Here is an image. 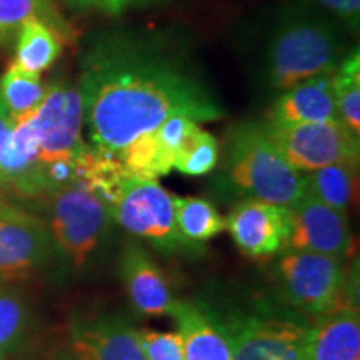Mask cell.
<instances>
[{"instance_id":"16","label":"cell","mask_w":360,"mask_h":360,"mask_svg":"<svg viewBox=\"0 0 360 360\" xmlns=\"http://www.w3.org/2000/svg\"><path fill=\"white\" fill-rule=\"evenodd\" d=\"M309 360H360L357 302H344L310 323Z\"/></svg>"},{"instance_id":"21","label":"cell","mask_w":360,"mask_h":360,"mask_svg":"<svg viewBox=\"0 0 360 360\" xmlns=\"http://www.w3.org/2000/svg\"><path fill=\"white\" fill-rule=\"evenodd\" d=\"M174 212L180 236L195 250L225 231V219L212 202L205 199L174 195Z\"/></svg>"},{"instance_id":"20","label":"cell","mask_w":360,"mask_h":360,"mask_svg":"<svg viewBox=\"0 0 360 360\" xmlns=\"http://www.w3.org/2000/svg\"><path fill=\"white\" fill-rule=\"evenodd\" d=\"M45 85L39 74L27 72L12 62L0 79V98L13 125L32 117L47 96Z\"/></svg>"},{"instance_id":"10","label":"cell","mask_w":360,"mask_h":360,"mask_svg":"<svg viewBox=\"0 0 360 360\" xmlns=\"http://www.w3.org/2000/svg\"><path fill=\"white\" fill-rule=\"evenodd\" d=\"M52 250L51 232L42 220L0 199V281L30 276L44 267Z\"/></svg>"},{"instance_id":"13","label":"cell","mask_w":360,"mask_h":360,"mask_svg":"<svg viewBox=\"0 0 360 360\" xmlns=\"http://www.w3.org/2000/svg\"><path fill=\"white\" fill-rule=\"evenodd\" d=\"M72 352L80 360H147L139 330L115 314H89L70 323Z\"/></svg>"},{"instance_id":"24","label":"cell","mask_w":360,"mask_h":360,"mask_svg":"<svg viewBox=\"0 0 360 360\" xmlns=\"http://www.w3.org/2000/svg\"><path fill=\"white\" fill-rule=\"evenodd\" d=\"M219 146L217 139L197 124L180 146L174 169L192 177L210 174L219 162Z\"/></svg>"},{"instance_id":"27","label":"cell","mask_w":360,"mask_h":360,"mask_svg":"<svg viewBox=\"0 0 360 360\" xmlns=\"http://www.w3.org/2000/svg\"><path fill=\"white\" fill-rule=\"evenodd\" d=\"M67 7L77 12L97 11L107 15H119L122 13V0H62Z\"/></svg>"},{"instance_id":"30","label":"cell","mask_w":360,"mask_h":360,"mask_svg":"<svg viewBox=\"0 0 360 360\" xmlns=\"http://www.w3.org/2000/svg\"><path fill=\"white\" fill-rule=\"evenodd\" d=\"M152 2H155V0H122V11L125 12L127 8L147 6V4H152Z\"/></svg>"},{"instance_id":"8","label":"cell","mask_w":360,"mask_h":360,"mask_svg":"<svg viewBox=\"0 0 360 360\" xmlns=\"http://www.w3.org/2000/svg\"><path fill=\"white\" fill-rule=\"evenodd\" d=\"M278 150L297 172H312L344 160H359L360 142L342 120L265 124Z\"/></svg>"},{"instance_id":"2","label":"cell","mask_w":360,"mask_h":360,"mask_svg":"<svg viewBox=\"0 0 360 360\" xmlns=\"http://www.w3.org/2000/svg\"><path fill=\"white\" fill-rule=\"evenodd\" d=\"M344 57L345 40L340 27L312 7L294 6L274 19L260 65L269 87L282 94L304 80L334 70Z\"/></svg>"},{"instance_id":"1","label":"cell","mask_w":360,"mask_h":360,"mask_svg":"<svg viewBox=\"0 0 360 360\" xmlns=\"http://www.w3.org/2000/svg\"><path fill=\"white\" fill-rule=\"evenodd\" d=\"M84 125L96 150L117 155L172 115L210 122L222 105L191 57L154 35L103 32L80 58Z\"/></svg>"},{"instance_id":"15","label":"cell","mask_w":360,"mask_h":360,"mask_svg":"<svg viewBox=\"0 0 360 360\" xmlns=\"http://www.w3.org/2000/svg\"><path fill=\"white\" fill-rule=\"evenodd\" d=\"M334 70L315 75L278 94L270 109L269 122L294 124L340 120L332 85Z\"/></svg>"},{"instance_id":"14","label":"cell","mask_w":360,"mask_h":360,"mask_svg":"<svg viewBox=\"0 0 360 360\" xmlns=\"http://www.w3.org/2000/svg\"><path fill=\"white\" fill-rule=\"evenodd\" d=\"M122 278L130 304L143 315H170L174 297L159 265L137 242H127L120 254Z\"/></svg>"},{"instance_id":"4","label":"cell","mask_w":360,"mask_h":360,"mask_svg":"<svg viewBox=\"0 0 360 360\" xmlns=\"http://www.w3.org/2000/svg\"><path fill=\"white\" fill-rule=\"evenodd\" d=\"M222 332L233 360H309L310 322L281 304H255L252 310L200 302Z\"/></svg>"},{"instance_id":"19","label":"cell","mask_w":360,"mask_h":360,"mask_svg":"<svg viewBox=\"0 0 360 360\" xmlns=\"http://www.w3.org/2000/svg\"><path fill=\"white\" fill-rule=\"evenodd\" d=\"M305 177V191L332 209L347 212L355 199L359 177V160H344L326 165Z\"/></svg>"},{"instance_id":"31","label":"cell","mask_w":360,"mask_h":360,"mask_svg":"<svg viewBox=\"0 0 360 360\" xmlns=\"http://www.w3.org/2000/svg\"><path fill=\"white\" fill-rule=\"evenodd\" d=\"M56 360H80V359L74 352H72V349H70V350H62V352L57 355Z\"/></svg>"},{"instance_id":"17","label":"cell","mask_w":360,"mask_h":360,"mask_svg":"<svg viewBox=\"0 0 360 360\" xmlns=\"http://www.w3.org/2000/svg\"><path fill=\"white\" fill-rule=\"evenodd\" d=\"M170 315L182 337L184 360H233L229 342L199 304L175 300Z\"/></svg>"},{"instance_id":"7","label":"cell","mask_w":360,"mask_h":360,"mask_svg":"<svg viewBox=\"0 0 360 360\" xmlns=\"http://www.w3.org/2000/svg\"><path fill=\"white\" fill-rule=\"evenodd\" d=\"M114 222L164 254L192 249L180 236L174 195L155 179L130 177L112 205Z\"/></svg>"},{"instance_id":"23","label":"cell","mask_w":360,"mask_h":360,"mask_svg":"<svg viewBox=\"0 0 360 360\" xmlns=\"http://www.w3.org/2000/svg\"><path fill=\"white\" fill-rule=\"evenodd\" d=\"M332 85L339 119L360 137V56L357 49L335 67Z\"/></svg>"},{"instance_id":"6","label":"cell","mask_w":360,"mask_h":360,"mask_svg":"<svg viewBox=\"0 0 360 360\" xmlns=\"http://www.w3.org/2000/svg\"><path fill=\"white\" fill-rule=\"evenodd\" d=\"M49 197V232L53 247L75 269H84L109 237L114 224L110 207L82 182L70 184Z\"/></svg>"},{"instance_id":"9","label":"cell","mask_w":360,"mask_h":360,"mask_svg":"<svg viewBox=\"0 0 360 360\" xmlns=\"http://www.w3.org/2000/svg\"><path fill=\"white\" fill-rule=\"evenodd\" d=\"M30 122L39 141L40 179L49 164L75 160L89 148L82 139V97L75 85L67 82L49 84L47 96L39 110L30 117Z\"/></svg>"},{"instance_id":"28","label":"cell","mask_w":360,"mask_h":360,"mask_svg":"<svg viewBox=\"0 0 360 360\" xmlns=\"http://www.w3.org/2000/svg\"><path fill=\"white\" fill-rule=\"evenodd\" d=\"M314 2L327 8V11L334 12L335 15L349 22L352 27L359 25L360 0H314Z\"/></svg>"},{"instance_id":"26","label":"cell","mask_w":360,"mask_h":360,"mask_svg":"<svg viewBox=\"0 0 360 360\" xmlns=\"http://www.w3.org/2000/svg\"><path fill=\"white\" fill-rule=\"evenodd\" d=\"M24 322L25 312L20 300L0 292V357L19 339Z\"/></svg>"},{"instance_id":"11","label":"cell","mask_w":360,"mask_h":360,"mask_svg":"<svg viewBox=\"0 0 360 360\" xmlns=\"http://www.w3.org/2000/svg\"><path fill=\"white\" fill-rule=\"evenodd\" d=\"M233 244L252 259H267L287 249L292 214L289 207L262 200H240L225 219Z\"/></svg>"},{"instance_id":"22","label":"cell","mask_w":360,"mask_h":360,"mask_svg":"<svg viewBox=\"0 0 360 360\" xmlns=\"http://www.w3.org/2000/svg\"><path fill=\"white\" fill-rule=\"evenodd\" d=\"M15 42V64L27 72L39 74L56 64L62 53V39L40 20L22 25Z\"/></svg>"},{"instance_id":"29","label":"cell","mask_w":360,"mask_h":360,"mask_svg":"<svg viewBox=\"0 0 360 360\" xmlns=\"http://www.w3.org/2000/svg\"><path fill=\"white\" fill-rule=\"evenodd\" d=\"M12 129H13V122L11 120V117H8L6 107H4L2 98H0V154H2V148L6 146Z\"/></svg>"},{"instance_id":"3","label":"cell","mask_w":360,"mask_h":360,"mask_svg":"<svg viewBox=\"0 0 360 360\" xmlns=\"http://www.w3.org/2000/svg\"><path fill=\"white\" fill-rule=\"evenodd\" d=\"M220 186L249 200L290 207L305 195V177L292 167L265 124L242 122L227 132Z\"/></svg>"},{"instance_id":"18","label":"cell","mask_w":360,"mask_h":360,"mask_svg":"<svg viewBox=\"0 0 360 360\" xmlns=\"http://www.w3.org/2000/svg\"><path fill=\"white\" fill-rule=\"evenodd\" d=\"M40 20L65 42L75 40V32L53 0H0V47L15 40L22 25Z\"/></svg>"},{"instance_id":"25","label":"cell","mask_w":360,"mask_h":360,"mask_svg":"<svg viewBox=\"0 0 360 360\" xmlns=\"http://www.w3.org/2000/svg\"><path fill=\"white\" fill-rule=\"evenodd\" d=\"M139 339L147 360H184L182 337L179 332L142 328L139 330Z\"/></svg>"},{"instance_id":"5","label":"cell","mask_w":360,"mask_h":360,"mask_svg":"<svg viewBox=\"0 0 360 360\" xmlns=\"http://www.w3.org/2000/svg\"><path fill=\"white\" fill-rule=\"evenodd\" d=\"M274 287L278 302L307 321H315L344 302H357L344 260L314 252H281L274 265Z\"/></svg>"},{"instance_id":"12","label":"cell","mask_w":360,"mask_h":360,"mask_svg":"<svg viewBox=\"0 0 360 360\" xmlns=\"http://www.w3.org/2000/svg\"><path fill=\"white\" fill-rule=\"evenodd\" d=\"M290 214L292 229L287 249L342 260L347 257L352 245L347 212L332 209L305 192L302 199L290 207Z\"/></svg>"}]
</instances>
